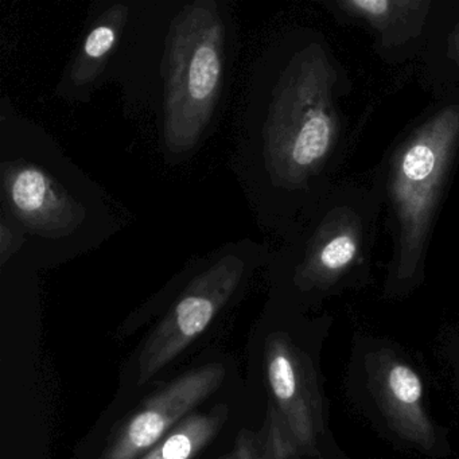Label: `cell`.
Listing matches in <instances>:
<instances>
[{
    "instance_id": "6",
    "label": "cell",
    "mask_w": 459,
    "mask_h": 459,
    "mask_svg": "<svg viewBox=\"0 0 459 459\" xmlns=\"http://www.w3.org/2000/svg\"><path fill=\"white\" fill-rule=\"evenodd\" d=\"M264 372L267 420L278 429L297 459L316 455L324 413L318 377L310 357L289 334L275 332L265 338Z\"/></svg>"
},
{
    "instance_id": "11",
    "label": "cell",
    "mask_w": 459,
    "mask_h": 459,
    "mask_svg": "<svg viewBox=\"0 0 459 459\" xmlns=\"http://www.w3.org/2000/svg\"><path fill=\"white\" fill-rule=\"evenodd\" d=\"M359 254V238L351 230H343L325 238L311 254L300 273L303 286L329 281L351 267Z\"/></svg>"
},
{
    "instance_id": "13",
    "label": "cell",
    "mask_w": 459,
    "mask_h": 459,
    "mask_svg": "<svg viewBox=\"0 0 459 459\" xmlns=\"http://www.w3.org/2000/svg\"><path fill=\"white\" fill-rule=\"evenodd\" d=\"M0 259L2 265L6 264L15 254L22 251L25 243V230L23 228L2 209V221H0Z\"/></svg>"
},
{
    "instance_id": "8",
    "label": "cell",
    "mask_w": 459,
    "mask_h": 459,
    "mask_svg": "<svg viewBox=\"0 0 459 459\" xmlns=\"http://www.w3.org/2000/svg\"><path fill=\"white\" fill-rule=\"evenodd\" d=\"M367 370L370 391L389 427L423 450L434 448L435 429L424 407L423 384L416 370L391 351L369 354Z\"/></svg>"
},
{
    "instance_id": "2",
    "label": "cell",
    "mask_w": 459,
    "mask_h": 459,
    "mask_svg": "<svg viewBox=\"0 0 459 459\" xmlns=\"http://www.w3.org/2000/svg\"><path fill=\"white\" fill-rule=\"evenodd\" d=\"M2 122V209L31 238H74L90 216L87 179L44 134L12 117Z\"/></svg>"
},
{
    "instance_id": "10",
    "label": "cell",
    "mask_w": 459,
    "mask_h": 459,
    "mask_svg": "<svg viewBox=\"0 0 459 459\" xmlns=\"http://www.w3.org/2000/svg\"><path fill=\"white\" fill-rule=\"evenodd\" d=\"M230 418L220 404L206 412H193L139 459H195L208 447Z\"/></svg>"
},
{
    "instance_id": "14",
    "label": "cell",
    "mask_w": 459,
    "mask_h": 459,
    "mask_svg": "<svg viewBox=\"0 0 459 459\" xmlns=\"http://www.w3.org/2000/svg\"><path fill=\"white\" fill-rule=\"evenodd\" d=\"M345 6L353 14L359 15L375 25L383 26L384 22L391 20L394 14V7L399 6V4L388 0H351L346 2Z\"/></svg>"
},
{
    "instance_id": "1",
    "label": "cell",
    "mask_w": 459,
    "mask_h": 459,
    "mask_svg": "<svg viewBox=\"0 0 459 459\" xmlns=\"http://www.w3.org/2000/svg\"><path fill=\"white\" fill-rule=\"evenodd\" d=\"M227 21L219 4H187L171 22L162 63V138L186 154L213 120L227 74Z\"/></svg>"
},
{
    "instance_id": "7",
    "label": "cell",
    "mask_w": 459,
    "mask_h": 459,
    "mask_svg": "<svg viewBox=\"0 0 459 459\" xmlns=\"http://www.w3.org/2000/svg\"><path fill=\"white\" fill-rule=\"evenodd\" d=\"M219 362L182 373L143 400L112 434L99 459H139L224 383Z\"/></svg>"
},
{
    "instance_id": "3",
    "label": "cell",
    "mask_w": 459,
    "mask_h": 459,
    "mask_svg": "<svg viewBox=\"0 0 459 459\" xmlns=\"http://www.w3.org/2000/svg\"><path fill=\"white\" fill-rule=\"evenodd\" d=\"M259 168L273 181L305 178L332 149L335 122L330 106L329 76L316 56L295 60L271 91L267 114L260 122ZM254 155V154H252ZM251 157V155H249ZM248 158V157H247Z\"/></svg>"
},
{
    "instance_id": "9",
    "label": "cell",
    "mask_w": 459,
    "mask_h": 459,
    "mask_svg": "<svg viewBox=\"0 0 459 459\" xmlns=\"http://www.w3.org/2000/svg\"><path fill=\"white\" fill-rule=\"evenodd\" d=\"M128 15V4H112L96 17L60 87L65 84L68 91H87L93 87L119 45Z\"/></svg>"
},
{
    "instance_id": "5",
    "label": "cell",
    "mask_w": 459,
    "mask_h": 459,
    "mask_svg": "<svg viewBox=\"0 0 459 459\" xmlns=\"http://www.w3.org/2000/svg\"><path fill=\"white\" fill-rule=\"evenodd\" d=\"M252 251L251 243L224 247L187 281L144 341L138 359L139 385L149 383L211 326L248 275Z\"/></svg>"
},
{
    "instance_id": "15",
    "label": "cell",
    "mask_w": 459,
    "mask_h": 459,
    "mask_svg": "<svg viewBox=\"0 0 459 459\" xmlns=\"http://www.w3.org/2000/svg\"><path fill=\"white\" fill-rule=\"evenodd\" d=\"M453 50H454V53H455V55L458 56V57H459V30H458V33H456L455 36H454Z\"/></svg>"
},
{
    "instance_id": "4",
    "label": "cell",
    "mask_w": 459,
    "mask_h": 459,
    "mask_svg": "<svg viewBox=\"0 0 459 459\" xmlns=\"http://www.w3.org/2000/svg\"><path fill=\"white\" fill-rule=\"evenodd\" d=\"M458 139L459 107H448L419 128L394 162L391 195L400 224L402 278L412 275L418 267Z\"/></svg>"
},
{
    "instance_id": "12",
    "label": "cell",
    "mask_w": 459,
    "mask_h": 459,
    "mask_svg": "<svg viewBox=\"0 0 459 459\" xmlns=\"http://www.w3.org/2000/svg\"><path fill=\"white\" fill-rule=\"evenodd\" d=\"M236 459H297L278 429L265 419L262 431L241 429L236 437Z\"/></svg>"
},
{
    "instance_id": "16",
    "label": "cell",
    "mask_w": 459,
    "mask_h": 459,
    "mask_svg": "<svg viewBox=\"0 0 459 459\" xmlns=\"http://www.w3.org/2000/svg\"><path fill=\"white\" fill-rule=\"evenodd\" d=\"M221 459H236L235 454H233V451H232V453H230V454H227V455L221 456Z\"/></svg>"
}]
</instances>
